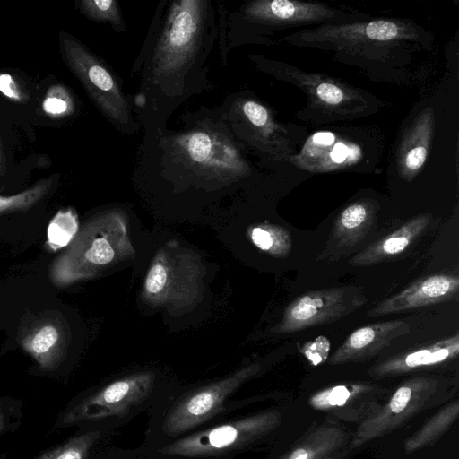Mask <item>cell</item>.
I'll use <instances>...</instances> for the list:
<instances>
[{
  "mask_svg": "<svg viewBox=\"0 0 459 459\" xmlns=\"http://www.w3.org/2000/svg\"><path fill=\"white\" fill-rule=\"evenodd\" d=\"M245 13L253 22L273 26H298L352 18L331 6L296 0H258L247 4Z\"/></svg>",
  "mask_w": 459,
  "mask_h": 459,
  "instance_id": "obj_12",
  "label": "cell"
},
{
  "mask_svg": "<svg viewBox=\"0 0 459 459\" xmlns=\"http://www.w3.org/2000/svg\"><path fill=\"white\" fill-rule=\"evenodd\" d=\"M4 155H3V151H2V144H1V140H0V175H4Z\"/></svg>",
  "mask_w": 459,
  "mask_h": 459,
  "instance_id": "obj_33",
  "label": "cell"
},
{
  "mask_svg": "<svg viewBox=\"0 0 459 459\" xmlns=\"http://www.w3.org/2000/svg\"><path fill=\"white\" fill-rule=\"evenodd\" d=\"M434 130V114L431 108L424 109L405 132L397 154L401 177L411 179L423 167Z\"/></svg>",
  "mask_w": 459,
  "mask_h": 459,
  "instance_id": "obj_18",
  "label": "cell"
},
{
  "mask_svg": "<svg viewBox=\"0 0 459 459\" xmlns=\"http://www.w3.org/2000/svg\"><path fill=\"white\" fill-rule=\"evenodd\" d=\"M59 341V332L52 325L38 329L23 342L24 348L44 367L50 365V352Z\"/></svg>",
  "mask_w": 459,
  "mask_h": 459,
  "instance_id": "obj_28",
  "label": "cell"
},
{
  "mask_svg": "<svg viewBox=\"0 0 459 459\" xmlns=\"http://www.w3.org/2000/svg\"><path fill=\"white\" fill-rule=\"evenodd\" d=\"M248 234L256 247L272 256L286 257L292 248L290 231L279 225L259 223L251 227Z\"/></svg>",
  "mask_w": 459,
  "mask_h": 459,
  "instance_id": "obj_24",
  "label": "cell"
},
{
  "mask_svg": "<svg viewBox=\"0 0 459 459\" xmlns=\"http://www.w3.org/2000/svg\"><path fill=\"white\" fill-rule=\"evenodd\" d=\"M377 204L368 200L354 202L336 217L326 247H352L360 242L370 230Z\"/></svg>",
  "mask_w": 459,
  "mask_h": 459,
  "instance_id": "obj_19",
  "label": "cell"
},
{
  "mask_svg": "<svg viewBox=\"0 0 459 459\" xmlns=\"http://www.w3.org/2000/svg\"><path fill=\"white\" fill-rule=\"evenodd\" d=\"M242 110L255 143L268 145L273 152H291L285 129L273 119L265 107L256 101L247 100Z\"/></svg>",
  "mask_w": 459,
  "mask_h": 459,
  "instance_id": "obj_21",
  "label": "cell"
},
{
  "mask_svg": "<svg viewBox=\"0 0 459 459\" xmlns=\"http://www.w3.org/2000/svg\"><path fill=\"white\" fill-rule=\"evenodd\" d=\"M4 415L0 411V432L4 429Z\"/></svg>",
  "mask_w": 459,
  "mask_h": 459,
  "instance_id": "obj_35",
  "label": "cell"
},
{
  "mask_svg": "<svg viewBox=\"0 0 459 459\" xmlns=\"http://www.w3.org/2000/svg\"><path fill=\"white\" fill-rule=\"evenodd\" d=\"M388 392L370 383L342 384L314 394L308 403L333 419L359 424L378 410Z\"/></svg>",
  "mask_w": 459,
  "mask_h": 459,
  "instance_id": "obj_11",
  "label": "cell"
},
{
  "mask_svg": "<svg viewBox=\"0 0 459 459\" xmlns=\"http://www.w3.org/2000/svg\"><path fill=\"white\" fill-rule=\"evenodd\" d=\"M411 332L403 320H390L362 326L352 332L332 354L331 365L363 362L377 356L395 339Z\"/></svg>",
  "mask_w": 459,
  "mask_h": 459,
  "instance_id": "obj_15",
  "label": "cell"
},
{
  "mask_svg": "<svg viewBox=\"0 0 459 459\" xmlns=\"http://www.w3.org/2000/svg\"><path fill=\"white\" fill-rule=\"evenodd\" d=\"M347 452H348V450L346 449V450H344V451H342L341 453H338V454H336V455H333V456H331V457H329L327 459H343L346 456Z\"/></svg>",
  "mask_w": 459,
  "mask_h": 459,
  "instance_id": "obj_34",
  "label": "cell"
},
{
  "mask_svg": "<svg viewBox=\"0 0 459 459\" xmlns=\"http://www.w3.org/2000/svg\"><path fill=\"white\" fill-rule=\"evenodd\" d=\"M156 375L140 371L123 376L84 398L64 417V423L124 417L139 409L154 392Z\"/></svg>",
  "mask_w": 459,
  "mask_h": 459,
  "instance_id": "obj_9",
  "label": "cell"
},
{
  "mask_svg": "<svg viewBox=\"0 0 459 459\" xmlns=\"http://www.w3.org/2000/svg\"><path fill=\"white\" fill-rule=\"evenodd\" d=\"M0 91L13 101L24 102L28 95L16 79L9 74L0 73Z\"/></svg>",
  "mask_w": 459,
  "mask_h": 459,
  "instance_id": "obj_32",
  "label": "cell"
},
{
  "mask_svg": "<svg viewBox=\"0 0 459 459\" xmlns=\"http://www.w3.org/2000/svg\"><path fill=\"white\" fill-rule=\"evenodd\" d=\"M52 178H47L37 182L28 189L13 195H0V214L24 212L39 203L50 190Z\"/></svg>",
  "mask_w": 459,
  "mask_h": 459,
  "instance_id": "obj_26",
  "label": "cell"
},
{
  "mask_svg": "<svg viewBox=\"0 0 459 459\" xmlns=\"http://www.w3.org/2000/svg\"><path fill=\"white\" fill-rule=\"evenodd\" d=\"M204 267L196 254L172 241L158 250L142 296L151 306L179 311L195 305L204 291Z\"/></svg>",
  "mask_w": 459,
  "mask_h": 459,
  "instance_id": "obj_2",
  "label": "cell"
},
{
  "mask_svg": "<svg viewBox=\"0 0 459 459\" xmlns=\"http://www.w3.org/2000/svg\"><path fill=\"white\" fill-rule=\"evenodd\" d=\"M458 355L459 334L455 333L423 348L393 356L371 367L368 374L374 377H396L450 362Z\"/></svg>",
  "mask_w": 459,
  "mask_h": 459,
  "instance_id": "obj_16",
  "label": "cell"
},
{
  "mask_svg": "<svg viewBox=\"0 0 459 459\" xmlns=\"http://www.w3.org/2000/svg\"><path fill=\"white\" fill-rule=\"evenodd\" d=\"M281 421V414L277 410L261 411L186 435L158 452L169 457H220L256 444Z\"/></svg>",
  "mask_w": 459,
  "mask_h": 459,
  "instance_id": "obj_4",
  "label": "cell"
},
{
  "mask_svg": "<svg viewBox=\"0 0 459 459\" xmlns=\"http://www.w3.org/2000/svg\"><path fill=\"white\" fill-rule=\"evenodd\" d=\"M265 365V361L246 365L227 377L181 395L169 407L163 420V430L171 437H178L209 421L225 409L228 397L260 375Z\"/></svg>",
  "mask_w": 459,
  "mask_h": 459,
  "instance_id": "obj_7",
  "label": "cell"
},
{
  "mask_svg": "<svg viewBox=\"0 0 459 459\" xmlns=\"http://www.w3.org/2000/svg\"><path fill=\"white\" fill-rule=\"evenodd\" d=\"M368 300L362 289L355 286L307 291L285 307L272 331L277 334L292 333L333 323L362 307Z\"/></svg>",
  "mask_w": 459,
  "mask_h": 459,
  "instance_id": "obj_8",
  "label": "cell"
},
{
  "mask_svg": "<svg viewBox=\"0 0 459 459\" xmlns=\"http://www.w3.org/2000/svg\"><path fill=\"white\" fill-rule=\"evenodd\" d=\"M458 415V399L446 403L405 440L404 452L411 454L437 442L452 427Z\"/></svg>",
  "mask_w": 459,
  "mask_h": 459,
  "instance_id": "obj_23",
  "label": "cell"
},
{
  "mask_svg": "<svg viewBox=\"0 0 459 459\" xmlns=\"http://www.w3.org/2000/svg\"><path fill=\"white\" fill-rule=\"evenodd\" d=\"M60 42L70 70L91 99L117 126H128V104L110 72L80 42L62 33Z\"/></svg>",
  "mask_w": 459,
  "mask_h": 459,
  "instance_id": "obj_10",
  "label": "cell"
},
{
  "mask_svg": "<svg viewBox=\"0 0 459 459\" xmlns=\"http://www.w3.org/2000/svg\"><path fill=\"white\" fill-rule=\"evenodd\" d=\"M134 255L127 220L118 211L99 213L87 221L68 248L49 267L59 287L95 277Z\"/></svg>",
  "mask_w": 459,
  "mask_h": 459,
  "instance_id": "obj_1",
  "label": "cell"
},
{
  "mask_svg": "<svg viewBox=\"0 0 459 459\" xmlns=\"http://www.w3.org/2000/svg\"><path fill=\"white\" fill-rule=\"evenodd\" d=\"M430 221L431 215L428 213L408 220L392 233L368 246L349 263L353 266H370L394 258L411 246Z\"/></svg>",
  "mask_w": 459,
  "mask_h": 459,
  "instance_id": "obj_17",
  "label": "cell"
},
{
  "mask_svg": "<svg viewBox=\"0 0 459 459\" xmlns=\"http://www.w3.org/2000/svg\"><path fill=\"white\" fill-rule=\"evenodd\" d=\"M350 441L344 429L322 425L307 432L279 459H327L346 450Z\"/></svg>",
  "mask_w": 459,
  "mask_h": 459,
  "instance_id": "obj_20",
  "label": "cell"
},
{
  "mask_svg": "<svg viewBox=\"0 0 459 459\" xmlns=\"http://www.w3.org/2000/svg\"><path fill=\"white\" fill-rule=\"evenodd\" d=\"M79 231L78 216L73 208L59 210L50 221L47 244L52 251L61 249L74 240Z\"/></svg>",
  "mask_w": 459,
  "mask_h": 459,
  "instance_id": "obj_25",
  "label": "cell"
},
{
  "mask_svg": "<svg viewBox=\"0 0 459 459\" xmlns=\"http://www.w3.org/2000/svg\"><path fill=\"white\" fill-rule=\"evenodd\" d=\"M286 80L300 87L325 112L335 115H351L364 110L366 100L356 91L316 74H307L294 67L281 70Z\"/></svg>",
  "mask_w": 459,
  "mask_h": 459,
  "instance_id": "obj_14",
  "label": "cell"
},
{
  "mask_svg": "<svg viewBox=\"0 0 459 459\" xmlns=\"http://www.w3.org/2000/svg\"><path fill=\"white\" fill-rule=\"evenodd\" d=\"M80 8L91 20L108 22L117 30L124 28L117 4L113 0H83Z\"/></svg>",
  "mask_w": 459,
  "mask_h": 459,
  "instance_id": "obj_30",
  "label": "cell"
},
{
  "mask_svg": "<svg viewBox=\"0 0 459 459\" xmlns=\"http://www.w3.org/2000/svg\"><path fill=\"white\" fill-rule=\"evenodd\" d=\"M329 350V340L325 336H319L313 342L306 343L301 351L307 359L314 365H317L327 359Z\"/></svg>",
  "mask_w": 459,
  "mask_h": 459,
  "instance_id": "obj_31",
  "label": "cell"
},
{
  "mask_svg": "<svg viewBox=\"0 0 459 459\" xmlns=\"http://www.w3.org/2000/svg\"><path fill=\"white\" fill-rule=\"evenodd\" d=\"M42 109L48 116L62 118L74 111V101L67 88L61 84L50 86L42 102Z\"/></svg>",
  "mask_w": 459,
  "mask_h": 459,
  "instance_id": "obj_29",
  "label": "cell"
},
{
  "mask_svg": "<svg viewBox=\"0 0 459 459\" xmlns=\"http://www.w3.org/2000/svg\"><path fill=\"white\" fill-rule=\"evenodd\" d=\"M334 138L333 134L328 132L315 134L297 157V163L309 169L323 156L316 164L315 171H319L321 166H323L322 170L326 171L343 164L348 158H351L353 152L351 148L341 142L334 144L332 151H330V144L334 141Z\"/></svg>",
  "mask_w": 459,
  "mask_h": 459,
  "instance_id": "obj_22",
  "label": "cell"
},
{
  "mask_svg": "<svg viewBox=\"0 0 459 459\" xmlns=\"http://www.w3.org/2000/svg\"><path fill=\"white\" fill-rule=\"evenodd\" d=\"M456 391V382L441 376L405 380L372 416L359 424L349 449L386 435L420 413L446 403Z\"/></svg>",
  "mask_w": 459,
  "mask_h": 459,
  "instance_id": "obj_3",
  "label": "cell"
},
{
  "mask_svg": "<svg viewBox=\"0 0 459 459\" xmlns=\"http://www.w3.org/2000/svg\"><path fill=\"white\" fill-rule=\"evenodd\" d=\"M204 2L174 3L152 57V80L162 84L187 67L197 53L204 22Z\"/></svg>",
  "mask_w": 459,
  "mask_h": 459,
  "instance_id": "obj_6",
  "label": "cell"
},
{
  "mask_svg": "<svg viewBox=\"0 0 459 459\" xmlns=\"http://www.w3.org/2000/svg\"><path fill=\"white\" fill-rule=\"evenodd\" d=\"M459 278L454 274H434L421 278L394 296L377 303L368 317L383 316L457 299Z\"/></svg>",
  "mask_w": 459,
  "mask_h": 459,
  "instance_id": "obj_13",
  "label": "cell"
},
{
  "mask_svg": "<svg viewBox=\"0 0 459 459\" xmlns=\"http://www.w3.org/2000/svg\"><path fill=\"white\" fill-rule=\"evenodd\" d=\"M100 431L98 430L85 432L43 453L36 459H86L91 447L100 439Z\"/></svg>",
  "mask_w": 459,
  "mask_h": 459,
  "instance_id": "obj_27",
  "label": "cell"
},
{
  "mask_svg": "<svg viewBox=\"0 0 459 459\" xmlns=\"http://www.w3.org/2000/svg\"><path fill=\"white\" fill-rule=\"evenodd\" d=\"M418 29L401 21L374 20L351 23H328L296 32L285 40L299 46H312L352 53L389 50L395 45L416 41Z\"/></svg>",
  "mask_w": 459,
  "mask_h": 459,
  "instance_id": "obj_5",
  "label": "cell"
}]
</instances>
